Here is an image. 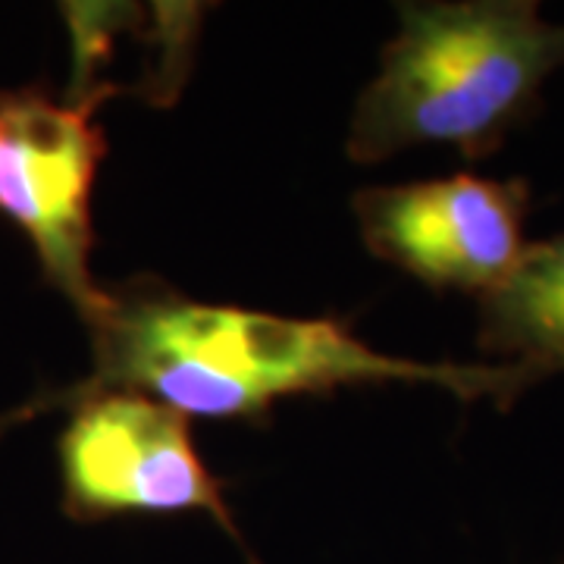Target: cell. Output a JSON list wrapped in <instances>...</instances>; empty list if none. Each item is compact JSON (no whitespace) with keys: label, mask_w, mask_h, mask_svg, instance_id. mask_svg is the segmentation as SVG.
Segmentation results:
<instances>
[{"label":"cell","mask_w":564,"mask_h":564,"mask_svg":"<svg viewBox=\"0 0 564 564\" xmlns=\"http://www.w3.org/2000/svg\"><path fill=\"white\" fill-rule=\"evenodd\" d=\"M61 470L76 518L204 511L232 530L185 417L144 395L107 392L79 402L61 440Z\"/></svg>","instance_id":"277c9868"},{"label":"cell","mask_w":564,"mask_h":564,"mask_svg":"<svg viewBox=\"0 0 564 564\" xmlns=\"http://www.w3.org/2000/svg\"><path fill=\"white\" fill-rule=\"evenodd\" d=\"M564 66V25L536 3H408L380 76L364 88L348 154L377 163L411 144H452L480 161L540 101Z\"/></svg>","instance_id":"7a4b0ae2"},{"label":"cell","mask_w":564,"mask_h":564,"mask_svg":"<svg viewBox=\"0 0 564 564\" xmlns=\"http://www.w3.org/2000/svg\"><path fill=\"white\" fill-rule=\"evenodd\" d=\"M364 242L433 289L492 292L524 254V182L458 173L355 198Z\"/></svg>","instance_id":"5b68a950"},{"label":"cell","mask_w":564,"mask_h":564,"mask_svg":"<svg viewBox=\"0 0 564 564\" xmlns=\"http://www.w3.org/2000/svg\"><path fill=\"white\" fill-rule=\"evenodd\" d=\"M562 564H564V562H562Z\"/></svg>","instance_id":"52a82bcc"},{"label":"cell","mask_w":564,"mask_h":564,"mask_svg":"<svg viewBox=\"0 0 564 564\" xmlns=\"http://www.w3.org/2000/svg\"><path fill=\"white\" fill-rule=\"evenodd\" d=\"M95 333V377L57 402L151 392L182 417H248L299 392L421 380L462 399L508 404L533 386L521 367H462L389 358L336 321H295L170 295L117 299Z\"/></svg>","instance_id":"6da1fadb"},{"label":"cell","mask_w":564,"mask_h":564,"mask_svg":"<svg viewBox=\"0 0 564 564\" xmlns=\"http://www.w3.org/2000/svg\"><path fill=\"white\" fill-rule=\"evenodd\" d=\"M104 158L88 104L63 107L44 95H0V210L32 239L44 273L88 321L113 295L91 280V185Z\"/></svg>","instance_id":"3957f363"},{"label":"cell","mask_w":564,"mask_h":564,"mask_svg":"<svg viewBox=\"0 0 564 564\" xmlns=\"http://www.w3.org/2000/svg\"><path fill=\"white\" fill-rule=\"evenodd\" d=\"M480 348L521 367L533 383L564 373V232L527 245L480 304Z\"/></svg>","instance_id":"8992f818"}]
</instances>
